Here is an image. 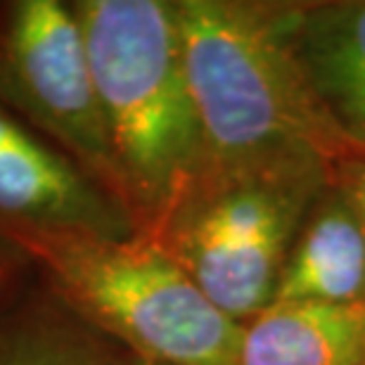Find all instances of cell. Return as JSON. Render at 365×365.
<instances>
[{
  "label": "cell",
  "instance_id": "obj_1",
  "mask_svg": "<svg viewBox=\"0 0 365 365\" xmlns=\"http://www.w3.org/2000/svg\"><path fill=\"white\" fill-rule=\"evenodd\" d=\"M302 0H176L207 162L351 155L297 48ZM204 162V164H207Z\"/></svg>",
  "mask_w": 365,
  "mask_h": 365
},
{
  "label": "cell",
  "instance_id": "obj_2",
  "mask_svg": "<svg viewBox=\"0 0 365 365\" xmlns=\"http://www.w3.org/2000/svg\"><path fill=\"white\" fill-rule=\"evenodd\" d=\"M105 114L121 197L155 235L207 162L176 0H71Z\"/></svg>",
  "mask_w": 365,
  "mask_h": 365
},
{
  "label": "cell",
  "instance_id": "obj_3",
  "mask_svg": "<svg viewBox=\"0 0 365 365\" xmlns=\"http://www.w3.org/2000/svg\"><path fill=\"white\" fill-rule=\"evenodd\" d=\"M62 302L121 354L157 365H235L242 325L143 232L0 223Z\"/></svg>",
  "mask_w": 365,
  "mask_h": 365
},
{
  "label": "cell",
  "instance_id": "obj_4",
  "mask_svg": "<svg viewBox=\"0 0 365 365\" xmlns=\"http://www.w3.org/2000/svg\"><path fill=\"white\" fill-rule=\"evenodd\" d=\"M334 166L316 159L207 162L152 240L235 323L259 316Z\"/></svg>",
  "mask_w": 365,
  "mask_h": 365
},
{
  "label": "cell",
  "instance_id": "obj_5",
  "mask_svg": "<svg viewBox=\"0 0 365 365\" xmlns=\"http://www.w3.org/2000/svg\"><path fill=\"white\" fill-rule=\"evenodd\" d=\"M0 102L123 204L88 46L71 3L3 0Z\"/></svg>",
  "mask_w": 365,
  "mask_h": 365
},
{
  "label": "cell",
  "instance_id": "obj_6",
  "mask_svg": "<svg viewBox=\"0 0 365 365\" xmlns=\"http://www.w3.org/2000/svg\"><path fill=\"white\" fill-rule=\"evenodd\" d=\"M0 223L133 235L126 207L0 102Z\"/></svg>",
  "mask_w": 365,
  "mask_h": 365
},
{
  "label": "cell",
  "instance_id": "obj_7",
  "mask_svg": "<svg viewBox=\"0 0 365 365\" xmlns=\"http://www.w3.org/2000/svg\"><path fill=\"white\" fill-rule=\"evenodd\" d=\"M275 302L365 304V221L334 171L297 232Z\"/></svg>",
  "mask_w": 365,
  "mask_h": 365
},
{
  "label": "cell",
  "instance_id": "obj_8",
  "mask_svg": "<svg viewBox=\"0 0 365 365\" xmlns=\"http://www.w3.org/2000/svg\"><path fill=\"white\" fill-rule=\"evenodd\" d=\"M297 48L334 128L365 152V0H302Z\"/></svg>",
  "mask_w": 365,
  "mask_h": 365
},
{
  "label": "cell",
  "instance_id": "obj_9",
  "mask_svg": "<svg viewBox=\"0 0 365 365\" xmlns=\"http://www.w3.org/2000/svg\"><path fill=\"white\" fill-rule=\"evenodd\" d=\"M235 365H365V304L273 302L242 325Z\"/></svg>",
  "mask_w": 365,
  "mask_h": 365
},
{
  "label": "cell",
  "instance_id": "obj_10",
  "mask_svg": "<svg viewBox=\"0 0 365 365\" xmlns=\"http://www.w3.org/2000/svg\"><path fill=\"white\" fill-rule=\"evenodd\" d=\"M121 351L31 268L0 294V365H119Z\"/></svg>",
  "mask_w": 365,
  "mask_h": 365
},
{
  "label": "cell",
  "instance_id": "obj_11",
  "mask_svg": "<svg viewBox=\"0 0 365 365\" xmlns=\"http://www.w3.org/2000/svg\"><path fill=\"white\" fill-rule=\"evenodd\" d=\"M334 178L351 195L365 221V152H351L344 159H339L334 164Z\"/></svg>",
  "mask_w": 365,
  "mask_h": 365
},
{
  "label": "cell",
  "instance_id": "obj_12",
  "mask_svg": "<svg viewBox=\"0 0 365 365\" xmlns=\"http://www.w3.org/2000/svg\"><path fill=\"white\" fill-rule=\"evenodd\" d=\"M29 271H31V264L26 261V257L0 230V294L21 280Z\"/></svg>",
  "mask_w": 365,
  "mask_h": 365
},
{
  "label": "cell",
  "instance_id": "obj_13",
  "mask_svg": "<svg viewBox=\"0 0 365 365\" xmlns=\"http://www.w3.org/2000/svg\"><path fill=\"white\" fill-rule=\"evenodd\" d=\"M119 365H157V363H148V361L133 359V356H128V354H121V363Z\"/></svg>",
  "mask_w": 365,
  "mask_h": 365
},
{
  "label": "cell",
  "instance_id": "obj_14",
  "mask_svg": "<svg viewBox=\"0 0 365 365\" xmlns=\"http://www.w3.org/2000/svg\"><path fill=\"white\" fill-rule=\"evenodd\" d=\"M0 12H3V0H0Z\"/></svg>",
  "mask_w": 365,
  "mask_h": 365
}]
</instances>
